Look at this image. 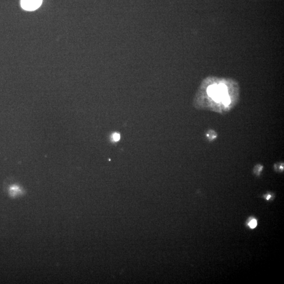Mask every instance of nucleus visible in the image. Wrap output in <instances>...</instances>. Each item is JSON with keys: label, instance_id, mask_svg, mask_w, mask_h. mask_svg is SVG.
Returning <instances> with one entry per match:
<instances>
[{"label": "nucleus", "instance_id": "1", "mask_svg": "<svg viewBox=\"0 0 284 284\" xmlns=\"http://www.w3.org/2000/svg\"><path fill=\"white\" fill-rule=\"evenodd\" d=\"M42 3V0H21V5L26 11H34L38 9Z\"/></svg>", "mask_w": 284, "mask_h": 284}, {"label": "nucleus", "instance_id": "2", "mask_svg": "<svg viewBox=\"0 0 284 284\" xmlns=\"http://www.w3.org/2000/svg\"><path fill=\"white\" fill-rule=\"evenodd\" d=\"M207 94L208 95L212 98V97H214V96L217 95H218L220 94L221 95L222 94L220 92V90L218 89V85H212L211 86H209L207 88ZM223 96V97H224L223 95H221Z\"/></svg>", "mask_w": 284, "mask_h": 284}, {"label": "nucleus", "instance_id": "3", "mask_svg": "<svg viewBox=\"0 0 284 284\" xmlns=\"http://www.w3.org/2000/svg\"><path fill=\"white\" fill-rule=\"evenodd\" d=\"M248 225H249V227L250 228H255L257 226V221L256 220L253 218V219H252V220H250V221H249Z\"/></svg>", "mask_w": 284, "mask_h": 284}, {"label": "nucleus", "instance_id": "4", "mask_svg": "<svg viewBox=\"0 0 284 284\" xmlns=\"http://www.w3.org/2000/svg\"><path fill=\"white\" fill-rule=\"evenodd\" d=\"M221 102H222L224 105L227 106L230 103L231 101H230V97L228 95H227L223 98Z\"/></svg>", "mask_w": 284, "mask_h": 284}, {"label": "nucleus", "instance_id": "5", "mask_svg": "<svg viewBox=\"0 0 284 284\" xmlns=\"http://www.w3.org/2000/svg\"><path fill=\"white\" fill-rule=\"evenodd\" d=\"M120 139V135L118 133H114L112 135V140L113 141L117 142Z\"/></svg>", "mask_w": 284, "mask_h": 284}, {"label": "nucleus", "instance_id": "6", "mask_svg": "<svg viewBox=\"0 0 284 284\" xmlns=\"http://www.w3.org/2000/svg\"><path fill=\"white\" fill-rule=\"evenodd\" d=\"M264 197L266 199H267V200H269L271 198V195H266L264 196Z\"/></svg>", "mask_w": 284, "mask_h": 284}]
</instances>
